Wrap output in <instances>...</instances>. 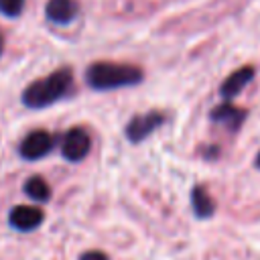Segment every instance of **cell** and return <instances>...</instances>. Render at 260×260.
<instances>
[{
    "mask_svg": "<svg viewBox=\"0 0 260 260\" xmlns=\"http://www.w3.org/2000/svg\"><path fill=\"white\" fill-rule=\"evenodd\" d=\"M22 191H24V195H26L30 201H37V203H45V201L51 199V187H49V185L45 183V179L39 177V175L28 177V179L24 181V185H22Z\"/></svg>",
    "mask_w": 260,
    "mask_h": 260,
    "instance_id": "8fae6325",
    "label": "cell"
},
{
    "mask_svg": "<svg viewBox=\"0 0 260 260\" xmlns=\"http://www.w3.org/2000/svg\"><path fill=\"white\" fill-rule=\"evenodd\" d=\"M165 114L162 112H144V114H136L134 118L128 120V124L124 126V134L132 144L142 142L144 138H148L158 126L165 124Z\"/></svg>",
    "mask_w": 260,
    "mask_h": 260,
    "instance_id": "3957f363",
    "label": "cell"
},
{
    "mask_svg": "<svg viewBox=\"0 0 260 260\" xmlns=\"http://www.w3.org/2000/svg\"><path fill=\"white\" fill-rule=\"evenodd\" d=\"M254 75H256V69H254L252 65L238 67V69L232 71V73L223 79V83L219 85V95H221L225 102H232V100H234L236 95H240L242 89L254 79Z\"/></svg>",
    "mask_w": 260,
    "mask_h": 260,
    "instance_id": "52a82bcc",
    "label": "cell"
},
{
    "mask_svg": "<svg viewBox=\"0 0 260 260\" xmlns=\"http://www.w3.org/2000/svg\"><path fill=\"white\" fill-rule=\"evenodd\" d=\"M73 89V71L71 67H59L49 75L28 83L22 89V104L30 110H43L53 106L55 102L67 98Z\"/></svg>",
    "mask_w": 260,
    "mask_h": 260,
    "instance_id": "6da1fadb",
    "label": "cell"
},
{
    "mask_svg": "<svg viewBox=\"0 0 260 260\" xmlns=\"http://www.w3.org/2000/svg\"><path fill=\"white\" fill-rule=\"evenodd\" d=\"M2 51H4V35L0 30V55H2Z\"/></svg>",
    "mask_w": 260,
    "mask_h": 260,
    "instance_id": "5bb4252c",
    "label": "cell"
},
{
    "mask_svg": "<svg viewBox=\"0 0 260 260\" xmlns=\"http://www.w3.org/2000/svg\"><path fill=\"white\" fill-rule=\"evenodd\" d=\"M77 12H79V6L75 0H49L45 6L47 20L53 24H59V26L73 22Z\"/></svg>",
    "mask_w": 260,
    "mask_h": 260,
    "instance_id": "9c48e42d",
    "label": "cell"
},
{
    "mask_svg": "<svg viewBox=\"0 0 260 260\" xmlns=\"http://www.w3.org/2000/svg\"><path fill=\"white\" fill-rule=\"evenodd\" d=\"M22 8H24V0H0V14H4L6 18L20 16Z\"/></svg>",
    "mask_w": 260,
    "mask_h": 260,
    "instance_id": "7c38bea8",
    "label": "cell"
},
{
    "mask_svg": "<svg viewBox=\"0 0 260 260\" xmlns=\"http://www.w3.org/2000/svg\"><path fill=\"white\" fill-rule=\"evenodd\" d=\"M55 146V136L47 130H32L28 132L20 146H18V154L24 160H39L43 156H47Z\"/></svg>",
    "mask_w": 260,
    "mask_h": 260,
    "instance_id": "5b68a950",
    "label": "cell"
},
{
    "mask_svg": "<svg viewBox=\"0 0 260 260\" xmlns=\"http://www.w3.org/2000/svg\"><path fill=\"white\" fill-rule=\"evenodd\" d=\"M142 79H144L142 69L128 63L95 61L89 63L85 69V83L95 91H110V89L138 85L142 83Z\"/></svg>",
    "mask_w": 260,
    "mask_h": 260,
    "instance_id": "7a4b0ae2",
    "label": "cell"
},
{
    "mask_svg": "<svg viewBox=\"0 0 260 260\" xmlns=\"http://www.w3.org/2000/svg\"><path fill=\"white\" fill-rule=\"evenodd\" d=\"M91 148V138L87 134L85 128L81 126H73L65 132L63 142H61V154L63 158H67L69 162H79L87 156Z\"/></svg>",
    "mask_w": 260,
    "mask_h": 260,
    "instance_id": "277c9868",
    "label": "cell"
},
{
    "mask_svg": "<svg viewBox=\"0 0 260 260\" xmlns=\"http://www.w3.org/2000/svg\"><path fill=\"white\" fill-rule=\"evenodd\" d=\"M43 219H45L43 209H39L35 205H16L8 213L10 228H14L18 232H32L43 223Z\"/></svg>",
    "mask_w": 260,
    "mask_h": 260,
    "instance_id": "8992f818",
    "label": "cell"
},
{
    "mask_svg": "<svg viewBox=\"0 0 260 260\" xmlns=\"http://www.w3.org/2000/svg\"><path fill=\"white\" fill-rule=\"evenodd\" d=\"M256 167L260 169V152H258V156H256Z\"/></svg>",
    "mask_w": 260,
    "mask_h": 260,
    "instance_id": "9a60e30c",
    "label": "cell"
},
{
    "mask_svg": "<svg viewBox=\"0 0 260 260\" xmlns=\"http://www.w3.org/2000/svg\"><path fill=\"white\" fill-rule=\"evenodd\" d=\"M209 120L215 124H223L230 132H236L246 120V110L234 106L232 102H223L209 112Z\"/></svg>",
    "mask_w": 260,
    "mask_h": 260,
    "instance_id": "ba28073f",
    "label": "cell"
},
{
    "mask_svg": "<svg viewBox=\"0 0 260 260\" xmlns=\"http://www.w3.org/2000/svg\"><path fill=\"white\" fill-rule=\"evenodd\" d=\"M191 207H193V213L199 217V219H207L213 215L215 211V203L211 199V195L207 193L205 187L201 185H195L191 189Z\"/></svg>",
    "mask_w": 260,
    "mask_h": 260,
    "instance_id": "30bf717a",
    "label": "cell"
},
{
    "mask_svg": "<svg viewBox=\"0 0 260 260\" xmlns=\"http://www.w3.org/2000/svg\"><path fill=\"white\" fill-rule=\"evenodd\" d=\"M79 260H110L102 250H87L85 254L79 256Z\"/></svg>",
    "mask_w": 260,
    "mask_h": 260,
    "instance_id": "4fadbf2b",
    "label": "cell"
}]
</instances>
